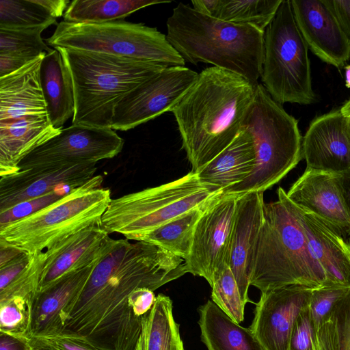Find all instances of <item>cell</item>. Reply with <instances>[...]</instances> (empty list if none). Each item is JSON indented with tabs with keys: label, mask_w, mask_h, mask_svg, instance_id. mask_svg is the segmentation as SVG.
Masks as SVG:
<instances>
[{
	"label": "cell",
	"mask_w": 350,
	"mask_h": 350,
	"mask_svg": "<svg viewBox=\"0 0 350 350\" xmlns=\"http://www.w3.org/2000/svg\"><path fill=\"white\" fill-rule=\"evenodd\" d=\"M40 81L49 120L55 129L60 131L73 117L75 100L70 72L57 49H53L43 57Z\"/></svg>",
	"instance_id": "26"
},
{
	"label": "cell",
	"mask_w": 350,
	"mask_h": 350,
	"mask_svg": "<svg viewBox=\"0 0 350 350\" xmlns=\"http://www.w3.org/2000/svg\"><path fill=\"white\" fill-rule=\"evenodd\" d=\"M46 28H0V54L37 58L51 52L53 49L49 48L41 37V33Z\"/></svg>",
	"instance_id": "34"
},
{
	"label": "cell",
	"mask_w": 350,
	"mask_h": 350,
	"mask_svg": "<svg viewBox=\"0 0 350 350\" xmlns=\"http://www.w3.org/2000/svg\"><path fill=\"white\" fill-rule=\"evenodd\" d=\"M222 192L217 187L202 183L191 171L174 181L112 199L100 225L109 234L119 233L136 241Z\"/></svg>",
	"instance_id": "8"
},
{
	"label": "cell",
	"mask_w": 350,
	"mask_h": 350,
	"mask_svg": "<svg viewBox=\"0 0 350 350\" xmlns=\"http://www.w3.org/2000/svg\"><path fill=\"white\" fill-rule=\"evenodd\" d=\"M109 234L100 224H94L45 250L48 257L38 292L66 274L100 260L116 243Z\"/></svg>",
	"instance_id": "20"
},
{
	"label": "cell",
	"mask_w": 350,
	"mask_h": 350,
	"mask_svg": "<svg viewBox=\"0 0 350 350\" xmlns=\"http://www.w3.org/2000/svg\"><path fill=\"white\" fill-rule=\"evenodd\" d=\"M103 182L101 175L94 176L48 206L0 227V242L33 254L100 224L112 200Z\"/></svg>",
	"instance_id": "7"
},
{
	"label": "cell",
	"mask_w": 350,
	"mask_h": 350,
	"mask_svg": "<svg viewBox=\"0 0 350 350\" xmlns=\"http://www.w3.org/2000/svg\"><path fill=\"white\" fill-rule=\"evenodd\" d=\"M286 195L297 206L329 222L345 236L350 235V216L339 173L306 167Z\"/></svg>",
	"instance_id": "18"
},
{
	"label": "cell",
	"mask_w": 350,
	"mask_h": 350,
	"mask_svg": "<svg viewBox=\"0 0 350 350\" xmlns=\"http://www.w3.org/2000/svg\"><path fill=\"white\" fill-rule=\"evenodd\" d=\"M29 340L0 332V350H31Z\"/></svg>",
	"instance_id": "46"
},
{
	"label": "cell",
	"mask_w": 350,
	"mask_h": 350,
	"mask_svg": "<svg viewBox=\"0 0 350 350\" xmlns=\"http://www.w3.org/2000/svg\"><path fill=\"white\" fill-rule=\"evenodd\" d=\"M282 0H220L215 18L265 32Z\"/></svg>",
	"instance_id": "32"
},
{
	"label": "cell",
	"mask_w": 350,
	"mask_h": 350,
	"mask_svg": "<svg viewBox=\"0 0 350 350\" xmlns=\"http://www.w3.org/2000/svg\"><path fill=\"white\" fill-rule=\"evenodd\" d=\"M23 251L0 242V266L13 259Z\"/></svg>",
	"instance_id": "49"
},
{
	"label": "cell",
	"mask_w": 350,
	"mask_h": 350,
	"mask_svg": "<svg viewBox=\"0 0 350 350\" xmlns=\"http://www.w3.org/2000/svg\"><path fill=\"white\" fill-rule=\"evenodd\" d=\"M49 45L154 62L185 66V61L155 27L117 20L102 23H59Z\"/></svg>",
	"instance_id": "9"
},
{
	"label": "cell",
	"mask_w": 350,
	"mask_h": 350,
	"mask_svg": "<svg viewBox=\"0 0 350 350\" xmlns=\"http://www.w3.org/2000/svg\"><path fill=\"white\" fill-rule=\"evenodd\" d=\"M166 25L167 39L185 61L211 64L258 83L265 32L203 14L183 3L173 9Z\"/></svg>",
	"instance_id": "3"
},
{
	"label": "cell",
	"mask_w": 350,
	"mask_h": 350,
	"mask_svg": "<svg viewBox=\"0 0 350 350\" xmlns=\"http://www.w3.org/2000/svg\"><path fill=\"white\" fill-rule=\"evenodd\" d=\"M96 163L20 170L0 178V213L58 188H76L92 178Z\"/></svg>",
	"instance_id": "17"
},
{
	"label": "cell",
	"mask_w": 350,
	"mask_h": 350,
	"mask_svg": "<svg viewBox=\"0 0 350 350\" xmlns=\"http://www.w3.org/2000/svg\"><path fill=\"white\" fill-rule=\"evenodd\" d=\"M33 254L22 252L0 266V291L5 288L27 266Z\"/></svg>",
	"instance_id": "41"
},
{
	"label": "cell",
	"mask_w": 350,
	"mask_h": 350,
	"mask_svg": "<svg viewBox=\"0 0 350 350\" xmlns=\"http://www.w3.org/2000/svg\"><path fill=\"white\" fill-rule=\"evenodd\" d=\"M98 262L71 271L37 293L32 302L31 338L62 332L63 311L81 293Z\"/></svg>",
	"instance_id": "22"
},
{
	"label": "cell",
	"mask_w": 350,
	"mask_h": 350,
	"mask_svg": "<svg viewBox=\"0 0 350 350\" xmlns=\"http://www.w3.org/2000/svg\"><path fill=\"white\" fill-rule=\"evenodd\" d=\"M317 333L321 350H350V290Z\"/></svg>",
	"instance_id": "35"
},
{
	"label": "cell",
	"mask_w": 350,
	"mask_h": 350,
	"mask_svg": "<svg viewBox=\"0 0 350 350\" xmlns=\"http://www.w3.org/2000/svg\"><path fill=\"white\" fill-rule=\"evenodd\" d=\"M66 0H1L0 28L29 29L57 25Z\"/></svg>",
	"instance_id": "28"
},
{
	"label": "cell",
	"mask_w": 350,
	"mask_h": 350,
	"mask_svg": "<svg viewBox=\"0 0 350 350\" xmlns=\"http://www.w3.org/2000/svg\"><path fill=\"white\" fill-rule=\"evenodd\" d=\"M278 200L265 203L250 285L265 292L299 285L331 286L310 245L294 204L280 187Z\"/></svg>",
	"instance_id": "4"
},
{
	"label": "cell",
	"mask_w": 350,
	"mask_h": 350,
	"mask_svg": "<svg viewBox=\"0 0 350 350\" xmlns=\"http://www.w3.org/2000/svg\"><path fill=\"white\" fill-rule=\"evenodd\" d=\"M201 340L208 350H265L250 328L234 321L213 301L199 308Z\"/></svg>",
	"instance_id": "27"
},
{
	"label": "cell",
	"mask_w": 350,
	"mask_h": 350,
	"mask_svg": "<svg viewBox=\"0 0 350 350\" xmlns=\"http://www.w3.org/2000/svg\"><path fill=\"white\" fill-rule=\"evenodd\" d=\"M349 290L350 287L340 286L313 289L308 309L310 319L317 330L329 320L336 306Z\"/></svg>",
	"instance_id": "38"
},
{
	"label": "cell",
	"mask_w": 350,
	"mask_h": 350,
	"mask_svg": "<svg viewBox=\"0 0 350 350\" xmlns=\"http://www.w3.org/2000/svg\"><path fill=\"white\" fill-rule=\"evenodd\" d=\"M350 41V0H325Z\"/></svg>",
	"instance_id": "44"
},
{
	"label": "cell",
	"mask_w": 350,
	"mask_h": 350,
	"mask_svg": "<svg viewBox=\"0 0 350 350\" xmlns=\"http://www.w3.org/2000/svg\"><path fill=\"white\" fill-rule=\"evenodd\" d=\"M298 28L308 49L338 68L350 57V41L325 0H291Z\"/></svg>",
	"instance_id": "15"
},
{
	"label": "cell",
	"mask_w": 350,
	"mask_h": 350,
	"mask_svg": "<svg viewBox=\"0 0 350 350\" xmlns=\"http://www.w3.org/2000/svg\"><path fill=\"white\" fill-rule=\"evenodd\" d=\"M345 83L346 86L350 88V65L345 66Z\"/></svg>",
	"instance_id": "53"
},
{
	"label": "cell",
	"mask_w": 350,
	"mask_h": 350,
	"mask_svg": "<svg viewBox=\"0 0 350 350\" xmlns=\"http://www.w3.org/2000/svg\"><path fill=\"white\" fill-rule=\"evenodd\" d=\"M73 82L72 124L111 128L116 107L137 86L166 66L154 62L86 51L56 48Z\"/></svg>",
	"instance_id": "5"
},
{
	"label": "cell",
	"mask_w": 350,
	"mask_h": 350,
	"mask_svg": "<svg viewBox=\"0 0 350 350\" xmlns=\"http://www.w3.org/2000/svg\"><path fill=\"white\" fill-rule=\"evenodd\" d=\"M340 109L345 118L347 130L350 136V98L340 107Z\"/></svg>",
	"instance_id": "51"
},
{
	"label": "cell",
	"mask_w": 350,
	"mask_h": 350,
	"mask_svg": "<svg viewBox=\"0 0 350 350\" xmlns=\"http://www.w3.org/2000/svg\"><path fill=\"white\" fill-rule=\"evenodd\" d=\"M295 206L312 250L329 284L350 287V243L329 222Z\"/></svg>",
	"instance_id": "21"
},
{
	"label": "cell",
	"mask_w": 350,
	"mask_h": 350,
	"mask_svg": "<svg viewBox=\"0 0 350 350\" xmlns=\"http://www.w3.org/2000/svg\"><path fill=\"white\" fill-rule=\"evenodd\" d=\"M198 75L185 66L166 67L119 102L114 110L111 129L128 131L171 111Z\"/></svg>",
	"instance_id": "12"
},
{
	"label": "cell",
	"mask_w": 350,
	"mask_h": 350,
	"mask_svg": "<svg viewBox=\"0 0 350 350\" xmlns=\"http://www.w3.org/2000/svg\"><path fill=\"white\" fill-rule=\"evenodd\" d=\"M135 350H146V328L144 323V317L142 323V332L137 342Z\"/></svg>",
	"instance_id": "52"
},
{
	"label": "cell",
	"mask_w": 350,
	"mask_h": 350,
	"mask_svg": "<svg viewBox=\"0 0 350 350\" xmlns=\"http://www.w3.org/2000/svg\"><path fill=\"white\" fill-rule=\"evenodd\" d=\"M239 196L222 192L211 200L195 227L185 267L187 273L204 278L209 284L215 272L227 263Z\"/></svg>",
	"instance_id": "13"
},
{
	"label": "cell",
	"mask_w": 350,
	"mask_h": 350,
	"mask_svg": "<svg viewBox=\"0 0 350 350\" xmlns=\"http://www.w3.org/2000/svg\"><path fill=\"white\" fill-rule=\"evenodd\" d=\"M144 323L146 350H185L168 296L159 294L156 297L152 309L144 317Z\"/></svg>",
	"instance_id": "31"
},
{
	"label": "cell",
	"mask_w": 350,
	"mask_h": 350,
	"mask_svg": "<svg viewBox=\"0 0 350 350\" xmlns=\"http://www.w3.org/2000/svg\"><path fill=\"white\" fill-rule=\"evenodd\" d=\"M45 55L0 77V122L48 116L40 81V67Z\"/></svg>",
	"instance_id": "23"
},
{
	"label": "cell",
	"mask_w": 350,
	"mask_h": 350,
	"mask_svg": "<svg viewBox=\"0 0 350 350\" xmlns=\"http://www.w3.org/2000/svg\"><path fill=\"white\" fill-rule=\"evenodd\" d=\"M242 126L254 138L256 166L243 182L223 192H264L281 180L303 159V137L298 121L273 100L262 83H258Z\"/></svg>",
	"instance_id": "6"
},
{
	"label": "cell",
	"mask_w": 350,
	"mask_h": 350,
	"mask_svg": "<svg viewBox=\"0 0 350 350\" xmlns=\"http://www.w3.org/2000/svg\"><path fill=\"white\" fill-rule=\"evenodd\" d=\"M256 166V150L250 131L242 126L234 140L196 173L204 184L225 191L246 179Z\"/></svg>",
	"instance_id": "25"
},
{
	"label": "cell",
	"mask_w": 350,
	"mask_h": 350,
	"mask_svg": "<svg viewBox=\"0 0 350 350\" xmlns=\"http://www.w3.org/2000/svg\"><path fill=\"white\" fill-rule=\"evenodd\" d=\"M168 1L156 0H74L64 14V21L74 23H102L124 20L143 8Z\"/></svg>",
	"instance_id": "29"
},
{
	"label": "cell",
	"mask_w": 350,
	"mask_h": 350,
	"mask_svg": "<svg viewBox=\"0 0 350 350\" xmlns=\"http://www.w3.org/2000/svg\"><path fill=\"white\" fill-rule=\"evenodd\" d=\"M308 51L291 0H282L265 31L261 75L262 85L278 103L316 101Z\"/></svg>",
	"instance_id": "10"
},
{
	"label": "cell",
	"mask_w": 350,
	"mask_h": 350,
	"mask_svg": "<svg viewBox=\"0 0 350 350\" xmlns=\"http://www.w3.org/2000/svg\"><path fill=\"white\" fill-rule=\"evenodd\" d=\"M288 350H321L317 330L310 319L308 306L302 310L295 321Z\"/></svg>",
	"instance_id": "40"
},
{
	"label": "cell",
	"mask_w": 350,
	"mask_h": 350,
	"mask_svg": "<svg viewBox=\"0 0 350 350\" xmlns=\"http://www.w3.org/2000/svg\"><path fill=\"white\" fill-rule=\"evenodd\" d=\"M187 273L185 260L156 245L116 239L63 311L61 333L83 337L100 350H135L144 317L135 314L131 293L138 288L154 291Z\"/></svg>",
	"instance_id": "1"
},
{
	"label": "cell",
	"mask_w": 350,
	"mask_h": 350,
	"mask_svg": "<svg viewBox=\"0 0 350 350\" xmlns=\"http://www.w3.org/2000/svg\"><path fill=\"white\" fill-rule=\"evenodd\" d=\"M46 250L33 254L26 268L3 290L0 291V303L21 296L33 300L38 292L39 284L45 262Z\"/></svg>",
	"instance_id": "37"
},
{
	"label": "cell",
	"mask_w": 350,
	"mask_h": 350,
	"mask_svg": "<svg viewBox=\"0 0 350 350\" xmlns=\"http://www.w3.org/2000/svg\"><path fill=\"white\" fill-rule=\"evenodd\" d=\"M124 140L111 128L72 124L23 158L18 170L94 163L112 159Z\"/></svg>",
	"instance_id": "11"
},
{
	"label": "cell",
	"mask_w": 350,
	"mask_h": 350,
	"mask_svg": "<svg viewBox=\"0 0 350 350\" xmlns=\"http://www.w3.org/2000/svg\"><path fill=\"white\" fill-rule=\"evenodd\" d=\"M258 84L215 66L198 73L171 111L192 172L210 162L237 137Z\"/></svg>",
	"instance_id": "2"
},
{
	"label": "cell",
	"mask_w": 350,
	"mask_h": 350,
	"mask_svg": "<svg viewBox=\"0 0 350 350\" xmlns=\"http://www.w3.org/2000/svg\"><path fill=\"white\" fill-rule=\"evenodd\" d=\"M306 167L341 173L350 170V136L340 108L315 118L302 139Z\"/></svg>",
	"instance_id": "19"
},
{
	"label": "cell",
	"mask_w": 350,
	"mask_h": 350,
	"mask_svg": "<svg viewBox=\"0 0 350 350\" xmlns=\"http://www.w3.org/2000/svg\"><path fill=\"white\" fill-rule=\"evenodd\" d=\"M38 338L51 344L59 350H100L83 337L70 334L60 333L51 336Z\"/></svg>",
	"instance_id": "42"
},
{
	"label": "cell",
	"mask_w": 350,
	"mask_h": 350,
	"mask_svg": "<svg viewBox=\"0 0 350 350\" xmlns=\"http://www.w3.org/2000/svg\"><path fill=\"white\" fill-rule=\"evenodd\" d=\"M339 183L343 198L350 216V170L339 173Z\"/></svg>",
	"instance_id": "48"
},
{
	"label": "cell",
	"mask_w": 350,
	"mask_h": 350,
	"mask_svg": "<svg viewBox=\"0 0 350 350\" xmlns=\"http://www.w3.org/2000/svg\"><path fill=\"white\" fill-rule=\"evenodd\" d=\"M75 189V188H74ZM72 189L62 187L40 197L19 203L0 213V227L33 214L66 196Z\"/></svg>",
	"instance_id": "39"
},
{
	"label": "cell",
	"mask_w": 350,
	"mask_h": 350,
	"mask_svg": "<svg viewBox=\"0 0 350 350\" xmlns=\"http://www.w3.org/2000/svg\"><path fill=\"white\" fill-rule=\"evenodd\" d=\"M156 297L148 288H138L129 297V304L136 316L143 318L152 309Z\"/></svg>",
	"instance_id": "43"
},
{
	"label": "cell",
	"mask_w": 350,
	"mask_h": 350,
	"mask_svg": "<svg viewBox=\"0 0 350 350\" xmlns=\"http://www.w3.org/2000/svg\"><path fill=\"white\" fill-rule=\"evenodd\" d=\"M36 58L11 54H0V77L8 75Z\"/></svg>",
	"instance_id": "45"
},
{
	"label": "cell",
	"mask_w": 350,
	"mask_h": 350,
	"mask_svg": "<svg viewBox=\"0 0 350 350\" xmlns=\"http://www.w3.org/2000/svg\"><path fill=\"white\" fill-rule=\"evenodd\" d=\"M263 192L239 194L228 250L229 265L244 302L248 297L255 252L263 223Z\"/></svg>",
	"instance_id": "16"
},
{
	"label": "cell",
	"mask_w": 350,
	"mask_h": 350,
	"mask_svg": "<svg viewBox=\"0 0 350 350\" xmlns=\"http://www.w3.org/2000/svg\"><path fill=\"white\" fill-rule=\"evenodd\" d=\"M220 0H194L191 1L192 8L203 14L215 17L219 6Z\"/></svg>",
	"instance_id": "47"
},
{
	"label": "cell",
	"mask_w": 350,
	"mask_h": 350,
	"mask_svg": "<svg viewBox=\"0 0 350 350\" xmlns=\"http://www.w3.org/2000/svg\"><path fill=\"white\" fill-rule=\"evenodd\" d=\"M31 346V350H59L51 344L38 338H31L29 340Z\"/></svg>",
	"instance_id": "50"
},
{
	"label": "cell",
	"mask_w": 350,
	"mask_h": 350,
	"mask_svg": "<svg viewBox=\"0 0 350 350\" xmlns=\"http://www.w3.org/2000/svg\"><path fill=\"white\" fill-rule=\"evenodd\" d=\"M212 301L237 323L244 320L245 303L229 265H221L214 273L211 283Z\"/></svg>",
	"instance_id": "33"
},
{
	"label": "cell",
	"mask_w": 350,
	"mask_h": 350,
	"mask_svg": "<svg viewBox=\"0 0 350 350\" xmlns=\"http://www.w3.org/2000/svg\"><path fill=\"white\" fill-rule=\"evenodd\" d=\"M32 301L16 296L0 303V332L30 340Z\"/></svg>",
	"instance_id": "36"
},
{
	"label": "cell",
	"mask_w": 350,
	"mask_h": 350,
	"mask_svg": "<svg viewBox=\"0 0 350 350\" xmlns=\"http://www.w3.org/2000/svg\"><path fill=\"white\" fill-rule=\"evenodd\" d=\"M59 131L48 116L0 122V177L18 172L23 158Z\"/></svg>",
	"instance_id": "24"
},
{
	"label": "cell",
	"mask_w": 350,
	"mask_h": 350,
	"mask_svg": "<svg viewBox=\"0 0 350 350\" xmlns=\"http://www.w3.org/2000/svg\"><path fill=\"white\" fill-rule=\"evenodd\" d=\"M206 204L170 220L136 241L149 243L185 260L191 252L196 225Z\"/></svg>",
	"instance_id": "30"
},
{
	"label": "cell",
	"mask_w": 350,
	"mask_h": 350,
	"mask_svg": "<svg viewBox=\"0 0 350 350\" xmlns=\"http://www.w3.org/2000/svg\"><path fill=\"white\" fill-rule=\"evenodd\" d=\"M312 291L288 285L261 293L250 328L265 350H288L293 326Z\"/></svg>",
	"instance_id": "14"
}]
</instances>
